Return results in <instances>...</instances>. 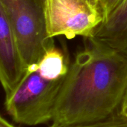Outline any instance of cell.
<instances>
[{
    "mask_svg": "<svg viewBox=\"0 0 127 127\" xmlns=\"http://www.w3.org/2000/svg\"><path fill=\"white\" fill-rule=\"evenodd\" d=\"M43 8L47 34L52 39L89 37L103 22L100 8L89 0H43Z\"/></svg>",
    "mask_w": 127,
    "mask_h": 127,
    "instance_id": "4",
    "label": "cell"
},
{
    "mask_svg": "<svg viewBox=\"0 0 127 127\" xmlns=\"http://www.w3.org/2000/svg\"><path fill=\"white\" fill-rule=\"evenodd\" d=\"M64 79H45L37 64L28 67L14 91L5 97L6 112L14 122L27 126L52 121Z\"/></svg>",
    "mask_w": 127,
    "mask_h": 127,
    "instance_id": "2",
    "label": "cell"
},
{
    "mask_svg": "<svg viewBox=\"0 0 127 127\" xmlns=\"http://www.w3.org/2000/svg\"><path fill=\"white\" fill-rule=\"evenodd\" d=\"M122 1L123 0H100L99 8L103 16V21Z\"/></svg>",
    "mask_w": 127,
    "mask_h": 127,
    "instance_id": "9",
    "label": "cell"
},
{
    "mask_svg": "<svg viewBox=\"0 0 127 127\" xmlns=\"http://www.w3.org/2000/svg\"><path fill=\"white\" fill-rule=\"evenodd\" d=\"M127 89V57L93 36L70 64L52 122L99 121L119 111Z\"/></svg>",
    "mask_w": 127,
    "mask_h": 127,
    "instance_id": "1",
    "label": "cell"
},
{
    "mask_svg": "<svg viewBox=\"0 0 127 127\" xmlns=\"http://www.w3.org/2000/svg\"><path fill=\"white\" fill-rule=\"evenodd\" d=\"M127 57V0H123L91 36Z\"/></svg>",
    "mask_w": 127,
    "mask_h": 127,
    "instance_id": "6",
    "label": "cell"
},
{
    "mask_svg": "<svg viewBox=\"0 0 127 127\" xmlns=\"http://www.w3.org/2000/svg\"><path fill=\"white\" fill-rule=\"evenodd\" d=\"M26 71L13 28L0 1V83L5 97L14 91Z\"/></svg>",
    "mask_w": 127,
    "mask_h": 127,
    "instance_id": "5",
    "label": "cell"
},
{
    "mask_svg": "<svg viewBox=\"0 0 127 127\" xmlns=\"http://www.w3.org/2000/svg\"><path fill=\"white\" fill-rule=\"evenodd\" d=\"M13 28L24 65L37 64L55 45L46 31L43 0H0Z\"/></svg>",
    "mask_w": 127,
    "mask_h": 127,
    "instance_id": "3",
    "label": "cell"
},
{
    "mask_svg": "<svg viewBox=\"0 0 127 127\" xmlns=\"http://www.w3.org/2000/svg\"><path fill=\"white\" fill-rule=\"evenodd\" d=\"M119 111L124 114V115L127 116V91H126V93H125V96H124V98L123 100V102L121 105V107H120V109Z\"/></svg>",
    "mask_w": 127,
    "mask_h": 127,
    "instance_id": "10",
    "label": "cell"
},
{
    "mask_svg": "<svg viewBox=\"0 0 127 127\" xmlns=\"http://www.w3.org/2000/svg\"><path fill=\"white\" fill-rule=\"evenodd\" d=\"M49 127H127V116L118 111L112 115L99 121L72 124L53 122Z\"/></svg>",
    "mask_w": 127,
    "mask_h": 127,
    "instance_id": "8",
    "label": "cell"
},
{
    "mask_svg": "<svg viewBox=\"0 0 127 127\" xmlns=\"http://www.w3.org/2000/svg\"><path fill=\"white\" fill-rule=\"evenodd\" d=\"M70 64L64 54L54 45L46 51L37 63V69L45 79L57 80L65 77Z\"/></svg>",
    "mask_w": 127,
    "mask_h": 127,
    "instance_id": "7",
    "label": "cell"
},
{
    "mask_svg": "<svg viewBox=\"0 0 127 127\" xmlns=\"http://www.w3.org/2000/svg\"><path fill=\"white\" fill-rule=\"evenodd\" d=\"M0 127H16L0 114Z\"/></svg>",
    "mask_w": 127,
    "mask_h": 127,
    "instance_id": "11",
    "label": "cell"
},
{
    "mask_svg": "<svg viewBox=\"0 0 127 127\" xmlns=\"http://www.w3.org/2000/svg\"><path fill=\"white\" fill-rule=\"evenodd\" d=\"M92 4H94V5H96V6H97L98 7H99V1H100V0H89Z\"/></svg>",
    "mask_w": 127,
    "mask_h": 127,
    "instance_id": "12",
    "label": "cell"
}]
</instances>
